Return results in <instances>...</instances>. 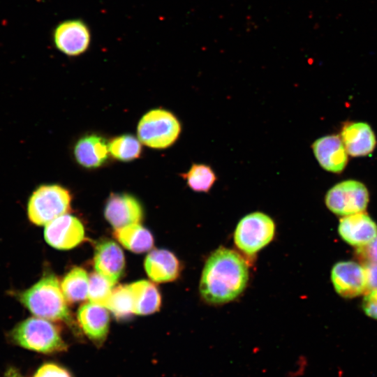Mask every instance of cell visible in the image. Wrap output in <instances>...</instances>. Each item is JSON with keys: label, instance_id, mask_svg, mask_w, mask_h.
I'll return each instance as SVG.
<instances>
[{"label": "cell", "instance_id": "obj_7", "mask_svg": "<svg viewBox=\"0 0 377 377\" xmlns=\"http://www.w3.org/2000/svg\"><path fill=\"white\" fill-rule=\"evenodd\" d=\"M325 201L331 212L348 216L365 210L369 202V192L360 182L346 180L332 187Z\"/></svg>", "mask_w": 377, "mask_h": 377}, {"label": "cell", "instance_id": "obj_10", "mask_svg": "<svg viewBox=\"0 0 377 377\" xmlns=\"http://www.w3.org/2000/svg\"><path fill=\"white\" fill-rule=\"evenodd\" d=\"M331 279L335 290L343 297H355L367 290L364 267L354 261L336 263L332 269Z\"/></svg>", "mask_w": 377, "mask_h": 377}, {"label": "cell", "instance_id": "obj_18", "mask_svg": "<svg viewBox=\"0 0 377 377\" xmlns=\"http://www.w3.org/2000/svg\"><path fill=\"white\" fill-rule=\"evenodd\" d=\"M109 144L101 135H86L76 142L74 156L77 162L87 168H96L103 165L109 156Z\"/></svg>", "mask_w": 377, "mask_h": 377}, {"label": "cell", "instance_id": "obj_28", "mask_svg": "<svg viewBox=\"0 0 377 377\" xmlns=\"http://www.w3.org/2000/svg\"><path fill=\"white\" fill-rule=\"evenodd\" d=\"M362 308L368 316L377 320V290L366 293L362 302Z\"/></svg>", "mask_w": 377, "mask_h": 377}, {"label": "cell", "instance_id": "obj_25", "mask_svg": "<svg viewBox=\"0 0 377 377\" xmlns=\"http://www.w3.org/2000/svg\"><path fill=\"white\" fill-rule=\"evenodd\" d=\"M114 284L93 272L89 276L88 298L91 303L107 308L113 290Z\"/></svg>", "mask_w": 377, "mask_h": 377}, {"label": "cell", "instance_id": "obj_2", "mask_svg": "<svg viewBox=\"0 0 377 377\" xmlns=\"http://www.w3.org/2000/svg\"><path fill=\"white\" fill-rule=\"evenodd\" d=\"M15 296L36 317L73 324L61 284L54 274H45L37 283Z\"/></svg>", "mask_w": 377, "mask_h": 377}, {"label": "cell", "instance_id": "obj_21", "mask_svg": "<svg viewBox=\"0 0 377 377\" xmlns=\"http://www.w3.org/2000/svg\"><path fill=\"white\" fill-rule=\"evenodd\" d=\"M61 287L67 302L84 301L88 297L89 276L84 269L73 267L63 279Z\"/></svg>", "mask_w": 377, "mask_h": 377}, {"label": "cell", "instance_id": "obj_20", "mask_svg": "<svg viewBox=\"0 0 377 377\" xmlns=\"http://www.w3.org/2000/svg\"><path fill=\"white\" fill-rule=\"evenodd\" d=\"M114 237L128 250L141 253L149 251L154 245L151 233L140 223H133L114 231Z\"/></svg>", "mask_w": 377, "mask_h": 377}, {"label": "cell", "instance_id": "obj_24", "mask_svg": "<svg viewBox=\"0 0 377 377\" xmlns=\"http://www.w3.org/2000/svg\"><path fill=\"white\" fill-rule=\"evenodd\" d=\"M107 309L119 320H126L134 314L133 297L128 285H119L113 288Z\"/></svg>", "mask_w": 377, "mask_h": 377}, {"label": "cell", "instance_id": "obj_29", "mask_svg": "<svg viewBox=\"0 0 377 377\" xmlns=\"http://www.w3.org/2000/svg\"><path fill=\"white\" fill-rule=\"evenodd\" d=\"M367 278L366 293L377 290V263L364 264Z\"/></svg>", "mask_w": 377, "mask_h": 377}, {"label": "cell", "instance_id": "obj_16", "mask_svg": "<svg viewBox=\"0 0 377 377\" xmlns=\"http://www.w3.org/2000/svg\"><path fill=\"white\" fill-rule=\"evenodd\" d=\"M340 137L348 154L364 156L371 154L376 145L375 134L364 122H348L341 131Z\"/></svg>", "mask_w": 377, "mask_h": 377}, {"label": "cell", "instance_id": "obj_6", "mask_svg": "<svg viewBox=\"0 0 377 377\" xmlns=\"http://www.w3.org/2000/svg\"><path fill=\"white\" fill-rule=\"evenodd\" d=\"M275 230V223L269 215L261 212H251L238 222L234 242L239 251L252 256L272 241Z\"/></svg>", "mask_w": 377, "mask_h": 377}, {"label": "cell", "instance_id": "obj_22", "mask_svg": "<svg viewBox=\"0 0 377 377\" xmlns=\"http://www.w3.org/2000/svg\"><path fill=\"white\" fill-rule=\"evenodd\" d=\"M181 176L186 181L188 186L195 192H209L217 179L212 167L205 163H193Z\"/></svg>", "mask_w": 377, "mask_h": 377}, {"label": "cell", "instance_id": "obj_8", "mask_svg": "<svg viewBox=\"0 0 377 377\" xmlns=\"http://www.w3.org/2000/svg\"><path fill=\"white\" fill-rule=\"evenodd\" d=\"M44 237L51 246L59 250H68L84 240V229L77 218L66 214L46 225Z\"/></svg>", "mask_w": 377, "mask_h": 377}, {"label": "cell", "instance_id": "obj_23", "mask_svg": "<svg viewBox=\"0 0 377 377\" xmlns=\"http://www.w3.org/2000/svg\"><path fill=\"white\" fill-rule=\"evenodd\" d=\"M108 144L111 156L121 161L134 160L139 157L142 151L140 140L130 134L115 137Z\"/></svg>", "mask_w": 377, "mask_h": 377}, {"label": "cell", "instance_id": "obj_13", "mask_svg": "<svg viewBox=\"0 0 377 377\" xmlns=\"http://www.w3.org/2000/svg\"><path fill=\"white\" fill-rule=\"evenodd\" d=\"M312 150L319 165L325 170L339 173L348 163V153L340 135H329L312 144Z\"/></svg>", "mask_w": 377, "mask_h": 377}, {"label": "cell", "instance_id": "obj_4", "mask_svg": "<svg viewBox=\"0 0 377 377\" xmlns=\"http://www.w3.org/2000/svg\"><path fill=\"white\" fill-rule=\"evenodd\" d=\"M182 126L171 112L157 108L145 114L140 120L137 133L141 143L154 149H165L178 139Z\"/></svg>", "mask_w": 377, "mask_h": 377}, {"label": "cell", "instance_id": "obj_26", "mask_svg": "<svg viewBox=\"0 0 377 377\" xmlns=\"http://www.w3.org/2000/svg\"><path fill=\"white\" fill-rule=\"evenodd\" d=\"M33 377H73L70 371L64 367L54 363L43 364Z\"/></svg>", "mask_w": 377, "mask_h": 377}, {"label": "cell", "instance_id": "obj_30", "mask_svg": "<svg viewBox=\"0 0 377 377\" xmlns=\"http://www.w3.org/2000/svg\"><path fill=\"white\" fill-rule=\"evenodd\" d=\"M3 377H24L20 371L14 367H9L4 373Z\"/></svg>", "mask_w": 377, "mask_h": 377}, {"label": "cell", "instance_id": "obj_19", "mask_svg": "<svg viewBox=\"0 0 377 377\" xmlns=\"http://www.w3.org/2000/svg\"><path fill=\"white\" fill-rule=\"evenodd\" d=\"M128 286L133 297L134 314L149 315L160 309L161 294L153 283L141 280Z\"/></svg>", "mask_w": 377, "mask_h": 377}, {"label": "cell", "instance_id": "obj_11", "mask_svg": "<svg viewBox=\"0 0 377 377\" xmlns=\"http://www.w3.org/2000/svg\"><path fill=\"white\" fill-rule=\"evenodd\" d=\"M104 216L115 228L140 223L143 209L138 200L128 193H112L105 207Z\"/></svg>", "mask_w": 377, "mask_h": 377}, {"label": "cell", "instance_id": "obj_3", "mask_svg": "<svg viewBox=\"0 0 377 377\" xmlns=\"http://www.w3.org/2000/svg\"><path fill=\"white\" fill-rule=\"evenodd\" d=\"M7 336L8 341L15 346L44 354L66 351L68 348L58 327L38 317L20 321Z\"/></svg>", "mask_w": 377, "mask_h": 377}, {"label": "cell", "instance_id": "obj_15", "mask_svg": "<svg viewBox=\"0 0 377 377\" xmlns=\"http://www.w3.org/2000/svg\"><path fill=\"white\" fill-rule=\"evenodd\" d=\"M77 320L87 337L97 345L105 340L110 324V316L105 307L92 304H82L77 311Z\"/></svg>", "mask_w": 377, "mask_h": 377}, {"label": "cell", "instance_id": "obj_14", "mask_svg": "<svg viewBox=\"0 0 377 377\" xmlns=\"http://www.w3.org/2000/svg\"><path fill=\"white\" fill-rule=\"evenodd\" d=\"M338 231L348 244L360 247L377 236V226L369 215L360 212L341 219Z\"/></svg>", "mask_w": 377, "mask_h": 377}, {"label": "cell", "instance_id": "obj_27", "mask_svg": "<svg viewBox=\"0 0 377 377\" xmlns=\"http://www.w3.org/2000/svg\"><path fill=\"white\" fill-rule=\"evenodd\" d=\"M357 253L364 264L377 263V236L367 244L359 247Z\"/></svg>", "mask_w": 377, "mask_h": 377}, {"label": "cell", "instance_id": "obj_5", "mask_svg": "<svg viewBox=\"0 0 377 377\" xmlns=\"http://www.w3.org/2000/svg\"><path fill=\"white\" fill-rule=\"evenodd\" d=\"M71 195L65 188L57 184L38 186L30 196L27 204L29 221L36 226L47 225L71 209Z\"/></svg>", "mask_w": 377, "mask_h": 377}, {"label": "cell", "instance_id": "obj_9", "mask_svg": "<svg viewBox=\"0 0 377 377\" xmlns=\"http://www.w3.org/2000/svg\"><path fill=\"white\" fill-rule=\"evenodd\" d=\"M56 47L68 56L84 53L91 43L90 30L80 20H70L59 24L53 32Z\"/></svg>", "mask_w": 377, "mask_h": 377}, {"label": "cell", "instance_id": "obj_12", "mask_svg": "<svg viewBox=\"0 0 377 377\" xmlns=\"http://www.w3.org/2000/svg\"><path fill=\"white\" fill-rule=\"evenodd\" d=\"M94 266L97 273L114 285L125 268V258L121 249L112 240L100 242L95 249Z\"/></svg>", "mask_w": 377, "mask_h": 377}, {"label": "cell", "instance_id": "obj_17", "mask_svg": "<svg viewBox=\"0 0 377 377\" xmlns=\"http://www.w3.org/2000/svg\"><path fill=\"white\" fill-rule=\"evenodd\" d=\"M144 267L148 276L157 283L176 280L182 270L179 259L166 249H154L149 253L145 260Z\"/></svg>", "mask_w": 377, "mask_h": 377}, {"label": "cell", "instance_id": "obj_1", "mask_svg": "<svg viewBox=\"0 0 377 377\" xmlns=\"http://www.w3.org/2000/svg\"><path fill=\"white\" fill-rule=\"evenodd\" d=\"M249 276V266L242 256L220 246L205 263L199 283L200 296L213 305L233 301L246 288Z\"/></svg>", "mask_w": 377, "mask_h": 377}]
</instances>
